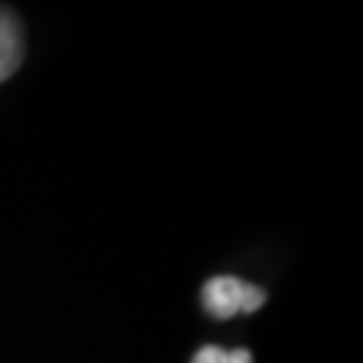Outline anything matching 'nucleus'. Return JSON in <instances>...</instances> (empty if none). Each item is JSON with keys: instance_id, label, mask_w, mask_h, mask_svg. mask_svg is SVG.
I'll list each match as a JSON object with an SVG mask.
<instances>
[{"instance_id": "nucleus-1", "label": "nucleus", "mask_w": 363, "mask_h": 363, "mask_svg": "<svg viewBox=\"0 0 363 363\" xmlns=\"http://www.w3.org/2000/svg\"><path fill=\"white\" fill-rule=\"evenodd\" d=\"M267 301V294L253 283L232 274L210 277L202 288V304L216 318H232L237 312H256Z\"/></svg>"}, {"instance_id": "nucleus-2", "label": "nucleus", "mask_w": 363, "mask_h": 363, "mask_svg": "<svg viewBox=\"0 0 363 363\" xmlns=\"http://www.w3.org/2000/svg\"><path fill=\"white\" fill-rule=\"evenodd\" d=\"M25 57V40L19 19L9 9H0V81L11 78Z\"/></svg>"}, {"instance_id": "nucleus-3", "label": "nucleus", "mask_w": 363, "mask_h": 363, "mask_svg": "<svg viewBox=\"0 0 363 363\" xmlns=\"http://www.w3.org/2000/svg\"><path fill=\"white\" fill-rule=\"evenodd\" d=\"M191 363H253L250 352L247 350H223V347H216V345H208L194 355Z\"/></svg>"}]
</instances>
